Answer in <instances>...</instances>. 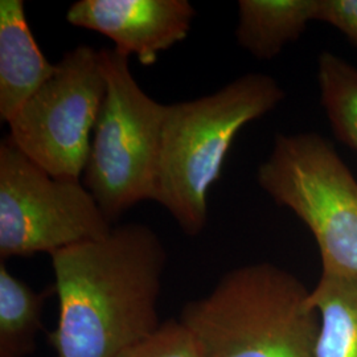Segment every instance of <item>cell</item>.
I'll return each mask as SVG.
<instances>
[{
	"label": "cell",
	"mask_w": 357,
	"mask_h": 357,
	"mask_svg": "<svg viewBox=\"0 0 357 357\" xmlns=\"http://www.w3.org/2000/svg\"><path fill=\"white\" fill-rule=\"evenodd\" d=\"M106 96L98 115L84 185L113 224L134 205L156 196L167 105L144 93L130 56L100 50Z\"/></svg>",
	"instance_id": "4"
},
{
	"label": "cell",
	"mask_w": 357,
	"mask_h": 357,
	"mask_svg": "<svg viewBox=\"0 0 357 357\" xmlns=\"http://www.w3.org/2000/svg\"><path fill=\"white\" fill-rule=\"evenodd\" d=\"M310 290L268 262L228 271L180 323L202 357H317L320 320Z\"/></svg>",
	"instance_id": "2"
},
{
	"label": "cell",
	"mask_w": 357,
	"mask_h": 357,
	"mask_svg": "<svg viewBox=\"0 0 357 357\" xmlns=\"http://www.w3.org/2000/svg\"><path fill=\"white\" fill-rule=\"evenodd\" d=\"M196 11L188 0H78L68 13L72 26L98 32L142 65H153L160 52L183 41Z\"/></svg>",
	"instance_id": "8"
},
{
	"label": "cell",
	"mask_w": 357,
	"mask_h": 357,
	"mask_svg": "<svg viewBox=\"0 0 357 357\" xmlns=\"http://www.w3.org/2000/svg\"><path fill=\"white\" fill-rule=\"evenodd\" d=\"M319 0H240L236 38L257 60H273L317 22Z\"/></svg>",
	"instance_id": "10"
},
{
	"label": "cell",
	"mask_w": 357,
	"mask_h": 357,
	"mask_svg": "<svg viewBox=\"0 0 357 357\" xmlns=\"http://www.w3.org/2000/svg\"><path fill=\"white\" fill-rule=\"evenodd\" d=\"M258 185L312 233L321 274L357 275V180L318 132L278 134Z\"/></svg>",
	"instance_id": "5"
},
{
	"label": "cell",
	"mask_w": 357,
	"mask_h": 357,
	"mask_svg": "<svg viewBox=\"0 0 357 357\" xmlns=\"http://www.w3.org/2000/svg\"><path fill=\"white\" fill-rule=\"evenodd\" d=\"M116 357H202L191 333L180 320H168L139 343Z\"/></svg>",
	"instance_id": "14"
},
{
	"label": "cell",
	"mask_w": 357,
	"mask_h": 357,
	"mask_svg": "<svg viewBox=\"0 0 357 357\" xmlns=\"http://www.w3.org/2000/svg\"><path fill=\"white\" fill-rule=\"evenodd\" d=\"M54 286L41 293L0 264V357H28L36 349L43 307Z\"/></svg>",
	"instance_id": "12"
},
{
	"label": "cell",
	"mask_w": 357,
	"mask_h": 357,
	"mask_svg": "<svg viewBox=\"0 0 357 357\" xmlns=\"http://www.w3.org/2000/svg\"><path fill=\"white\" fill-rule=\"evenodd\" d=\"M105 96L100 50L77 45L15 115L7 138L52 176L79 180Z\"/></svg>",
	"instance_id": "7"
},
{
	"label": "cell",
	"mask_w": 357,
	"mask_h": 357,
	"mask_svg": "<svg viewBox=\"0 0 357 357\" xmlns=\"http://www.w3.org/2000/svg\"><path fill=\"white\" fill-rule=\"evenodd\" d=\"M56 72L35 40L23 0L0 1V119L10 123Z\"/></svg>",
	"instance_id": "9"
},
{
	"label": "cell",
	"mask_w": 357,
	"mask_h": 357,
	"mask_svg": "<svg viewBox=\"0 0 357 357\" xmlns=\"http://www.w3.org/2000/svg\"><path fill=\"white\" fill-rule=\"evenodd\" d=\"M113 229L79 180L52 176L8 138L0 143V257L51 255Z\"/></svg>",
	"instance_id": "6"
},
{
	"label": "cell",
	"mask_w": 357,
	"mask_h": 357,
	"mask_svg": "<svg viewBox=\"0 0 357 357\" xmlns=\"http://www.w3.org/2000/svg\"><path fill=\"white\" fill-rule=\"evenodd\" d=\"M57 357H116L158 331L167 252L149 225L113 227L100 240L51 255Z\"/></svg>",
	"instance_id": "1"
},
{
	"label": "cell",
	"mask_w": 357,
	"mask_h": 357,
	"mask_svg": "<svg viewBox=\"0 0 357 357\" xmlns=\"http://www.w3.org/2000/svg\"><path fill=\"white\" fill-rule=\"evenodd\" d=\"M310 303L320 320L317 357H357V275L321 274Z\"/></svg>",
	"instance_id": "11"
},
{
	"label": "cell",
	"mask_w": 357,
	"mask_h": 357,
	"mask_svg": "<svg viewBox=\"0 0 357 357\" xmlns=\"http://www.w3.org/2000/svg\"><path fill=\"white\" fill-rule=\"evenodd\" d=\"M283 100L273 77L249 73L209 96L167 105L155 202L185 234L206 227L209 190L237 134Z\"/></svg>",
	"instance_id": "3"
},
{
	"label": "cell",
	"mask_w": 357,
	"mask_h": 357,
	"mask_svg": "<svg viewBox=\"0 0 357 357\" xmlns=\"http://www.w3.org/2000/svg\"><path fill=\"white\" fill-rule=\"evenodd\" d=\"M317 22L336 28L357 45V0H319Z\"/></svg>",
	"instance_id": "15"
},
{
	"label": "cell",
	"mask_w": 357,
	"mask_h": 357,
	"mask_svg": "<svg viewBox=\"0 0 357 357\" xmlns=\"http://www.w3.org/2000/svg\"><path fill=\"white\" fill-rule=\"evenodd\" d=\"M320 103L335 137L357 151V68L331 52L318 60Z\"/></svg>",
	"instance_id": "13"
}]
</instances>
